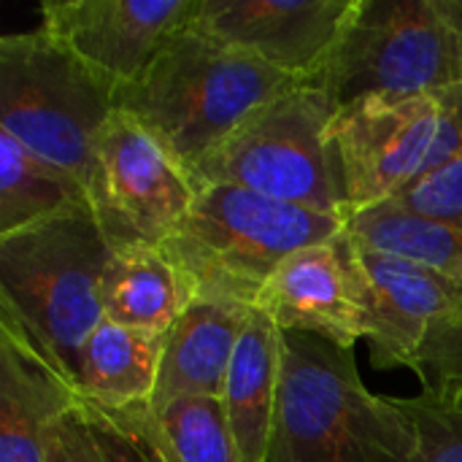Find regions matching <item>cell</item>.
<instances>
[{
    "mask_svg": "<svg viewBox=\"0 0 462 462\" xmlns=\"http://www.w3.org/2000/svg\"><path fill=\"white\" fill-rule=\"evenodd\" d=\"M417 436L398 398L374 395L355 349L282 330V376L265 462H411Z\"/></svg>",
    "mask_w": 462,
    "mask_h": 462,
    "instance_id": "obj_1",
    "label": "cell"
},
{
    "mask_svg": "<svg viewBox=\"0 0 462 462\" xmlns=\"http://www.w3.org/2000/svg\"><path fill=\"white\" fill-rule=\"evenodd\" d=\"M295 84L303 81L187 24L135 87L116 92V108L141 119L192 173L254 108Z\"/></svg>",
    "mask_w": 462,
    "mask_h": 462,
    "instance_id": "obj_2",
    "label": "cell"
},
{
    "mask_svg": "<svg viewBox=\"0 0 462 462\" xmlns=\"http://www.w3.org/2000/svg\"><path fill=\"white\" fill-rule=\"evenodd\" d=\"M111 254L92 206L0 236V309L73 384L81 349L103 322L100 290Z\"/></svg>",
    "mask_w": 462,
    "mask_h": 462,
    "instance_id": "obj_3",
    "label": "cell"
},
{
    "mask_svg": "<svg viewBox=\"0 0 462 462\" xmlns=\"http://www.w3.org/2000/svg\"><path fill=\"white\" fill-rule=\"evenodd\" d=\"M346 219L233 184H198V192L160 244L187 276L195 298L254 306L273 271L298 249L330 241Z\"/></svg>",
    "mask_w": 462,
    "mask_h": 462,
    "instance_id": "obj_4",
    "label": "cell"
},
{
    "mask_svg": "<svg viewBox=\"0 0 462 462\" xmlns=\"http://www.w3.org/2000/svg\"><path fill=\"white\" fill-rule=\"evenodd\" d=\"M338 103L317 81L254 108L192 171L195 184H233L346 219V192L328 130Z\"/></svg>",
    "mask_w": 462,
    "mask_h": 462,
    "instance_id": "obj_5",
    "label": "cell"
},
{
    "mask_svg": "<svg viewBox=\"0 0 462 462\" xmlns=\"http://www.w3.org/2000/svg\"><path fill=\"white\" fill-rule=\"evenodd\" d=\"M116 92L41 27L0 38V130L79 179L87 195Z\"/></svg>",
    "mask_w": 462,
    "mask_h": 462,
    "instance_id": "obj_6",
    "label": "cell"
},
{
    "mask_svg": "<svg viewBox=\"0 0 462 462\" xmlns=\"http://www.w3.org/2000/svg\"><path fill=\"white\" fill-rule=\"evenodd\" d=\"M341 106L462 87V43L441 0H357L314 79Z\"/></svg>",
    "mask_w": 462,
    "mask_h": 462,
    "instance_id": "obj_7",
    "label": "cell"
},
{
    "mask_svg": "<svg viewBox=\"0 0 462 462\" xmlns=\"http://www.w3.org/2000/svg\"><path fill=\"white\" fill-rule=\"evenodd\" d=\"M346 219L398 198L462 149V87L411 97L368 95L341 106L328 130Z\"/></svg>",
    "mask_w": 462,
    "mask_h": 462,
    "instance_id": "obj_8",
    "label": "cell"
},
{
    "mask_svg": "<svg viewBox=\"0 0 462 462\" xmlns=\"http://www.w3.org/2000/svg\"><path fill=\"white\" fill-rule=\"evenodd\" d=\"M198 184L168 146L130 111L116 108L97 138L89 206L111 246H160L187 214Z\"/></svg>",
    "mask_w": 462,
    "mask_h": 462,
    "instance_id": "obj_9",
    "label": "cell"
},
{
    "mask_svg": "<svg viewBox=\"0 0 462 462\" xmlns=\"http://www.w3.org/2000/svg\"><path fill=\"white\" fill-rule=\"evenodd\" d=\"M200 0H46L41 30L108 79L135 87L165 41L187 27Z\"/></svg>",
    "mask_w": 462,
    "mask_h": 462,
    "instance_id": "obj_10",
    "label": "cell"
},
{
    "mask_svg": "<svg viewBox=\"0 0 462 462\" xmlns=\"http://www.w3.org/2000/svg\"><path fill=\"white\" fill-rule=\"evenodd\" d=\"M252 309L268 314L282 330L311 333L344 349L368 338L365 282L346 225L330 241L290 254L265 282Z\"/></svg>",
    "mask_w": 462,
    "mask_h": 462,
    "instance_id": "obj_11",
    "label": "cell"
},
{
    "mask_svg": "<svg viewBox=\"0 0 462 462\" xmlns=\"http://www.w3.org/2000/svg\"><path fill=\"white\" fill-rule=\"evenodd\" d=\"M357 0H200L192 27L263 60L273 70L314 81Z\"/></svg>",
    "mask_w": 462,
    "mask_h": 462,
    "instance_id": "obj_12",
    "label": "cell"
},
{
    "mask_svg": "<svg viewBox=\"0 0 462 462\" xmlns=\"http://www.w3.org/2000/svg\"><path fill=\"white\" fill-rule=\"evenodd\" d=\"M352 246L365 282L374 365L382 371L414 368L433 325L457 311L460 292L433 271L376 252L355 236Z\"/></svg>",
    "mask_w": 462,
    "mask_h": 462,
    "instance_id": "obj_13",
    "label": "cell"
},
{
    "mask_svg": "<svg viewBox=\"0 0 462 462\" xmlns=\"http://www.w3.org/2000/svg\"><path fill=\"white\" fill-rule=\"evenodd\" d=\"M81 393L0 309V462H46V428Z\"/></svg>",
    "mask_w": 462,
    "mask_h": 462,
    "instance_id": "obj_14",
    "label": "cell"
},
{
    "mask_svg": "<svg viewBox=\"0 0 462 462\" xmlns=\"http://www.w3.org/2000/svg\"><path fill=\"white\" fill-rule=\"evenodd\" d=\"M252 306L195 298L171 328L149 409L176 398H222L236 344Z\"/></svg>",
    "mask_w": 462,
    "mask_h": 462,
    "instance_id": "obj_15",
    "label": "cell"
},
{
    "mask_svg": "<svg viewBox=\"0 0 462 462\" xmlns=\"http://www.w3.org/2000/svg\"><path fill=\"white\" fill-rule=\"evenodd\" d=\"M282 376V328L260 309L249 311L227 371L222 403L241 462H265Z\"/></svg>",
    "mask_w": 462,
    "mask_h": 462,
    "instance_id": "obj_16",
    "label": "cell"
},
{
    "mask_svg": "<svg viewBox=\"0 0 462 462\" xmlns=\"http://www.w3.org/2000/svg\"><path fill=\"white\" fill-rule=\"evenodd\" d=\"M165 341L162 333L103 319L79 357L76 387L81 398L106 414L146 409L160 379Z\"/></svg>",
    "mask_w": 462,
    "mask_h": 462,
    "instance_id": "obj_17",
    "label": "cell"
},
{
    "mask_svg": "<svg viewBox=\"0 0 462 462\" xmlns=\"http://www.w3.org/2000/svg\"><path fill=\"white\" fill-rule=\"evenodd\" d=\"M195 300L187 276L154 244L116 246L103 276V319L168 336Z\"/></svg>",
    "mask_w": 462,
    "mask_h": 462,
    "instance_id": "obj_18",
    "label": "cell"
},
{
    "mask_svg": "<svg viewBox=\"0 0 462 462\" xmlns=\"http://www.w3.org/2000/svg\"><path fill=\"white\" fill-rule=\"evenodd\" d=\"M111 417L127 422L157 462H241L222 398H176Z\"/></svg>",
    "mask_w": 462,
    "mask_h": 462,
    "instance_id": "obj_19",
    "label": "cell"
},
{
    "mask_svg": "<svg viewBox=\"0 0 462 462\" xmlns=\"http://www.w3.org/2000/svg\"><path fill=\"white\" fill-rule=\"evenodd\" d=\"M346 230L376 252L433 271L462 298V227L406 211L395 203H382L352 214Z\"/></svg>",
    "mask_w": 462,
    "mask_h": 462,
    "instance_id": "obj_20",
    "label": "cell"
},
{
    "mask_svg": "<svg viewBox=\"0 0 462 462\" xmlns=\"http://www.w3.org/2000/svg\"><path fill=\"white\" fill-rule=\"evenodd\" d=\"M73 206H89L87 187L0 130V236Z\"/></svg>",
    "mask_w": 462,
    "mask_h": 462,
    "instance_id": "obj_21",
    "label": "cell"
},
{
    "mask_svg": "<svg viewBox=\"0 0 462 462\" xmlns=\"http://www.w3.org/2000/svg\"><path fill=\"white\" fill-rule=\"evenodd\" d=\"M46 462H157V457L127 422L79 398L49 422Z\"/></svg>",
    "mask_w": 462,
    "mask_h": 462,
    "instance_id": "obj_22",
    "label": "cell"
},
{
    "mask_svg": "<svg viewBox=\"0 0 462 462\" xmlns=\"http://www.w3.org/2000/svg\"><path fill=\"white\" fill-rule=\"evenodd\" d=\"M411 371L420 376L425 395L462 403V306L433 325Z\"/></svg>",
    "mask_w": 462,
    "mask_h": 462,
    "instance_id": "obj_23",
    "label": "cell"
},
{
    "mask_svg": "<svg viewBox=\"0 0 462 462\" xmlns=\"http://www.w3.org/2000/svg\"><path fill=\"white\" fill-rule=\"evenodd\" d=\"M411 420L417 452L411 462H462V403L436 401L430 395L398 398Z\"/></svg>",
    "mask_w": 462,
    "mask_h": 462,
    "instance_id": "obj_24",
    "label": "cell"
},
{
    "mask_svg": "<svg viewBox=\"0 0 462 462\" xmlns=\"http://www.w3.org/2000/svg\"><path fill=\"white\" fill-rule=\"evenodd\" d=\"M387 203L462 227V149Z\"/></svg>",
    "mask_w": 462,
    "mask_h": 462,
    "instance_id": "obj_25",
    "label": "cell"
},
{
    "mask_svg": "<svg viewBox=\"0 0 462 462\" xmlns=\"http://www.w3.org/2000/svg\"><path fill=\"white\" fill-rule=\"evenodd\" d=\"M441 8H444V14L449 16L452 27L457 30L462 43V0H441Z\"/></svg>",
    "mask_w": 462,
    "mask_h": 462,
    "instance_id": "obj_26",
    "label": "cell"
}]
</instances>
